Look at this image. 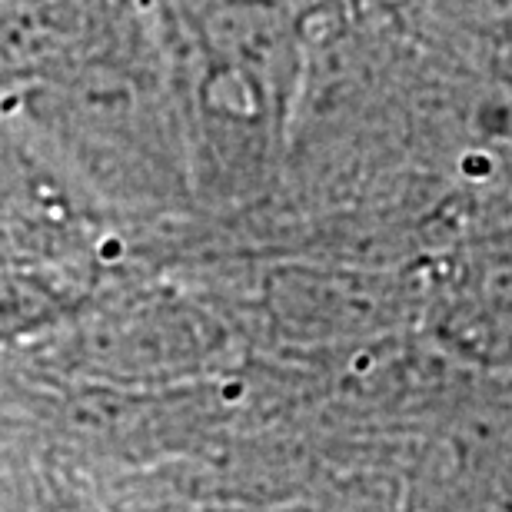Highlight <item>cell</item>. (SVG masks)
<instances>
[{
	"label": "cell",
	"instance_id": "cell-1",
	"mask_svg": "<svg viewBox=\"0 0 512 512\" xmlns=\"http://www.w3.org/2000/svg\"><path fill=\"white\" fill-rule=\"evenodd\" d=\"M100 217L0 97V263H67Z\"/></svg>",
	"mask_w": 512,
	"mask_h": 512
},
{
	"label": "cell",
	"instance_id": "cell-2",
	"mask_svg": "<svg viewBox=\"0 0 512 512\" xmlns=\"http://www.w3.org/2000/svg\"><path fill=\"white\" fill-rule=\"evenodd\" d=\"M153 0H0V97L47 87L130 40Z\"/></svg>",
	"mask_w": 512,
	"mask_h": 512
},
{
	"label": "cell",
	"instance_id": "cell-3",
	"mask_svg": "<svg viewBox=\"0 0 512 512\" xmlns=\"http://www.w3.org/2000/svg\"><path fill=\"white\" fill-rule=\"evenodd\" d=\"M90 303L94 290L70 263H0V346L64 330Z\"/></svg>",
	"mask_w": 512,
	"mask_h": 512
},
{
	"label": "cell",
	"instance_id": "cell-4",
	"mask_svg": "<svg viewBox=\"0 0 512 512\" xmlns=\"http://www.w3.org/2000/svg\"><path fill=\"white\" fill-rule=\"evenodd\" d=\"M0 512H20L17 486L10 483V479H0Z\"/></svg>",
	"mask_w": 512,
	"mask_h": 512
}]
</instances>
